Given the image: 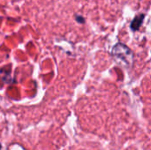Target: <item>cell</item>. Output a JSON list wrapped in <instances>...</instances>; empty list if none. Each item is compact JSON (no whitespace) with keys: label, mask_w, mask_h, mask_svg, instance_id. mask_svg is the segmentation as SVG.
<instances>
[{"label":"cell","mask_w":151,"mask_h":150,"mask_svg":"<svg viewBox=\"0 0 151 150\" xmlns=\"http://www.w3.org/2000/svg\"><path fill=\"white\" fill-rule=\"evenodd\" d=\"M115 58L122 60L127 65H131L133 61V52L132 50L124 43L119 42L112 48L111 51Z\"/></svg>","instance_id":"cell-1"},{"label":"cell","mask_w":151,"mask_h":150,"mask_svg":"<svg viewBox=\"0 0 151 150\" xmlns=\"http://www.w3.org/2000/svg\"><path fill=\"white\" fill-rule=\"evenodd\" d=\"M144 19H145V14H143V13H141V14L135 16V18L133 19V21H132V23L130 25L131 29L133 31L138 30L141 27V26L142 25V22H143Z\"/></svg>","instance_id":"cell-2"},{"label":"cell","mask_w":151,"mask_h":150,"mask_svg":"<svg viewBox=\"0 0 151 150\" xmlns=\"http://www.w3.org/2000/svg\"><path fill=\"white\" fill-rule=\"evenodd\" d=\"M76 20L79 22V23H84L85 22V19L81 16H76Z\"/></svg>","instance_id":"cell-3"},{"label":"cell","mask_w":151,"mask_h":150,"mask_svg":"<svg viewBox=\"0 0 151 150\" xmlns=\"http://www.w3.org/2000/svg\"><path fill=\"white\" fill-rule=\"evenodd\" d=\"M1 149H2V147H1V144H0V150H1Z\"/></svg>","instance_id":"cell-4"}]
</instances>
